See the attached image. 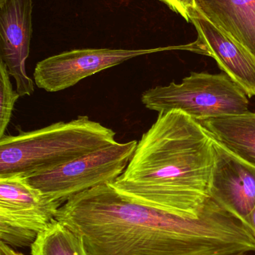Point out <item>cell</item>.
<instances>
[{"mask_svg": "<svg viewBox=\"0 0 255 255\" xmlns=\"http://www.w3.org/2000/svg\"><path fill=\"white\" fill-rule=\"evenodd\" d=\"M214 138L179 111L160 112L112 183L131 200L180 217L199 218L211 200Z\"/></svg>", "mask_w": 255, "mask_h": 255, "instance_id": "cell-2", "label": "cell"}, {"mask_svg": "<svg viewBox=\"0 0 255 255\" xmlns=\"http://www.w3.org/2000/svg\"><path fill=\"white\" fill-rule=\"evenodd\" d=\"M31 255H89L79 235L55 220L31 247Z\"/></svg>", "mask_w": 255, "mask_h": 255, "instance_id": "cell-13", "label": "cell"}, {"mask_svg": "<svg viewBox=\"0 0 255 255\" xmlns=\"http://www.w3.org/2000/svg\"><path fill=\"white\" fill-rule=\"evenodd\" d=\"M138 140L117 142L71 160L52 170L26 177L29 184L65 203L72 196L104 184H112L128 166Z\"/></svg>", "mask_w": 255, "mask_h": 255, "instance_id": "cell-5", "label": "cell"}, {"mask_svg": "<svg viewBox=\"0 0 255 255\" xmlns=\"http://www.w3.org/2000/svg\"><path fill=\"white\" fill-rule=\"evenodd\" d=\"M245 224L250 229L255 238V206L245 221Z\"/></svg>", "mask_w": 255, "mask_h": 255, "instance_id": "cell-17", "label": "cell"}, {"mask_svg": "<svg viewBox=\"0 0 255 255\" xmlns=\"http://www.w3.org/2000/svg\"><path fill=\"white\" fill-rule=\"evenodd\" d=\"M166 4L171 10L181 15L187 22H190V18L193 10L196 8V0H160Z\"/></svg>", "mask_w": 255, "mask_h": 255, "instance_id": "cell-15", "label": "cell"}, {"mask_svg": "<svg viewBox=\"0 0 255 255\" xmlns=\"http://www.w3.org/2000/svg\"><path fill=\"white\" fill-rule=\"evenodd\" d=\"M57 221L79 235L89 255H225L255 252L247 225L211 199L199 218L131 200L112 184L72 196Z\"/></svg>", "mask_w": 255, "mask_h": 255, "instance_id": "cell-1", "label": "cell"}, {"mask_svg": "<svg viewBox=\"0 0 255 255\" xmlns=\"http://www.w3.org/2000/svg\"><path fill=\"white\" fill-rule=\"evenodd\" d=\"M199 122L231 152L255 167V113L249 111Z\"/></svg>", "mask_w": 255, "mask_h": 255, "instance_id": "cell-12", "label": "cell"}, {"mask_svg": "<svg viewBox=\"0 0 255 255\" xmlns=\"http://www.w3.org/2000/svg\"><path fill=\"white\" fill-rule=\"evenodd\" d=\"M10 1V0H0V7L2 6L3 4H5L7 1Z\"/></svg>", "mask_w": 255, "mask_h": 255, "instance_id": "cell-19", "label": "cell"}, {"mask_svg": "<svg viewBox=\"0 0 255 255\" xmlns=\"http://www.w3.org/2000/svg\"><path fill=\"white\" fill-rule=\"evenodd\" d=\"M112 129L79 116L0 138V178L37 175L117 142Z\"/></svg>", "mask_w": 255, "mask_h": 255, "instance_id": "cell-3", "label": "cell"}, {"mask_svg": "<svg viewBox=\"0 0 255 255\" xmlns=\"http://www.w3.org/2000/svg\"><path fill=\"white\" fill-rule=\"evenodd\" d=\"M198 40L195 50L212 57L220 68L249 98L255 97V58L230 36L217 28L195 9L190 18Z\"/></svg>", "mask_w": 255, "mask_h": 255, "instance_id": "cell-10", "label": "cell"}, {"mask_svg": "<svg viewBox=\"0 0 255 255\" xmlns=\"http://www.w3.org/2000/svg\"><path fill=\"white\" fill-rule=\"evenodd\" d=\"M33 0H10L0 7V61L14 79L21 97L34 93V82L27 75L32 34Z\"/></svg>", "mask_w": 255, "mask_h": 255, "instance_id": "cell-9", "label": "cell"}, {"mask_svg": "<svg viewBox=\"0 0 255 255\" xmlns=\"http://www.w3.org/2000/svg\"><path fill=\"white\" fill-rule=\"evenodd\" d=\"M10 76L5 64L0 61V138L4 136L11 120L15 103L20 97L16 90H13Z\"/></svg>", "mask_w": 255, "mask_h": 255, "instance_id": "cell-14", "label": "cell"}, {"mask_svg": "<svg viewBox=\"0 0 255 255\" xmlns=\"http://www.w3.org/2000/svg\"><path fill=\"white\" fill-rule=\"evenodd\" d=\"M0 255H23L21 253L13 250L12 247L0 242Z\"/></svg>", "mask_w": 255, "mask_h": 255, "instance_id": "cell-16", "label": "cell"}, {"mask_svg": "<svg viewBox=\"0 0 255 255\" xmlns=\"http://www.w3.org/2000/svg\"><path fill=\"white\" fill-rule=\"evenodd\" d=\"M64 202L46 196L22 175L0 178V240L12 248L31 247L56 220Z\"/></svg>", "mask_w": 255, "mask_h": 255, "instance_id": "cell-6", "label": "cell"}, {"mask_svg": "<svg viewBox=\"0 0 255 255\" xmlns=\"http://www.w3.org/2000/svg\"><path fill=\"white\" fill-rule=\"evenodd\" d=\"M141 101L149 110L179 111L197 121L241 115L250 106L248 96L226 73H192L181 83L147 90Z\"/></svg>", "mask_w": 255, "mask_h": 255, "instance_id": "cell-4", "label": "cell"}, {"mask_svg": "<svg viewBox=\"0 0 255 255\" xmlns=\"http://www.w3.org/2000/svg\"><path fill=\"white\" fill-rule=\"evenodd\" d=\"M198 11L255 58V0H196Z\"/></svg>", "mask_w": 255, "mask_h": 255, "instance_id": "cell-11", "label": "cell"}, {"mask_svg": "<svg viewBox=\"0 0 255 255\" xmlns=\"http://www.w3.org/2000/svg\"><path fill=\"white\" fill-rule=\"evenodd\" d=\"M214 146L211 199L245 223L255 206V167L231 152L214 138Z\"/></svg>", "mask_w": 255, "mask_h": 255, "instance_id": "cell-8", "label": "cell"}, {"mask_svg": "<svg viewBox=\"0 0 255 255\" xmlns=\"http://www.w3.org/2000/svg\"><path fill=\"white\" fill-rule=\"evenodd\" d=\"M225 255H247V253H237L233 254Z\"/></svg>", "mask_w": 255, "mask_h": 255, "instance_id": "cell-18", "label": "cell"}, {"mask_svg": "<svg viewBox=\"0 0 255 255\" xmlns=\"http://www.w3.org/2000/svg\"><path fill=\"white\" fill-rule=\"evenodd\" d=\"M170 48L146 49H79L48 57L36 64V86L46 92H58L74 86L80 81L136 57Z\"/></svg>", "mask_w": 255, "mask_h": 255, "instance_id": "cell-7", "label": "cell"}]
</instances>
